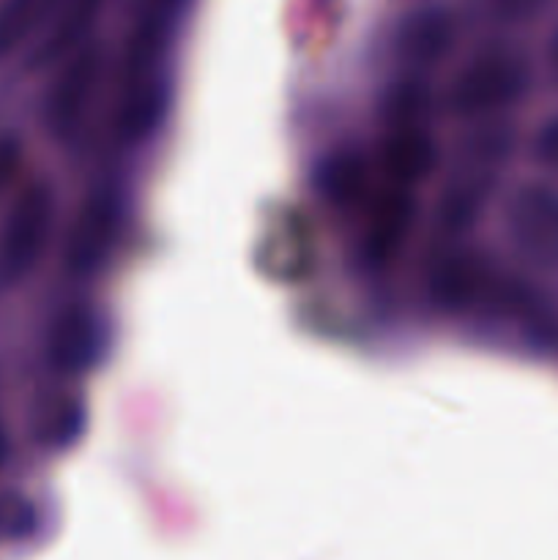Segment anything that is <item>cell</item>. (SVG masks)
I'll return each instance as SVG.
<instances>
[{
  "label": "cell",
  "mask_w": 558,
  "mask_h": 560,
  "mask_svg": "<svg viewBox=\"0 0 558 560\" xmlns=\"http://www.w3.org/2000/svg\"><path fill=\"white\" fill-rule=\"evenodd\" d=\"M430 295L452 312L485 310L492 315H534L536 299L528 288L503 277L481 255L468 249L438 252L430 266Z\"/></svg>",
  "instance_id": "cell-1"
},
{
  "label": "cell",
  "mask_w": 558,
  "mask_h": 560,
  "mask_svg": "<svg viewBox=\"0 0 558 560\" xmlns=\"http://www.w3.org/2000/svg\"><path fill=\"white\" fill-rule=\"evenodd\" d=\"M55 222V197L44 180L16 191L0 224V293L16 288L42 260Z\"/></svg>",
  "instance_id": "cell-2"
},
{
  "label": "cell",
  "mask_w": 558,
  "mask_h": 560,
  "mask_svg": "<svg viewBox=\"0 0 558 560\" xmlns=\"http://www.w3.org/2000/svg\"><path fill=\"white\" fill-rule=\"evenodd\" d=\"M531 66L514 49H485L460 69L449 88V107L465 118L498 113L528 93Z\"/></svg>",
  "instance_id": "cell-3"
},
{
  "label": "cell",
  "mask_w": 558,
  "mask_h": 560,
  "mask_svg": "<svg viewBox=\"0 0 558 560\" xmlns=\"http://www.w3.org/2000/svg\"><path fill=\"white\" fill-rule=\"evenodd\" d=\"M507 233L514 252L539 271H558V189L550 184L518 186L509 195Z\"/></svg>",
  "instance_id": "cell-4"
},
{
  "label": "cell",
  "mask_w": 558,
  "mask_h": 560,
  "mask_svg": "<svg viewBox=\"0 0 558 560\" xmlns=\"http://www.w3.org/2000/svg\"><path fill=\"white\" fill-rule=\"evenodd\" d=\"M120 206L118 191L109 186H98L77 211L63 246V268L71 277H91L107 262L120 230Z\"/></svg>",
  "instance_id": "cell-5"
},
{
  "label": "cell",
  "mask_w": 558,
  "mask_h": 560,
  "mask_svg": "<svg viewBox=\"0 0 558 560\" xmlns=\"http://www.w3.org/2000/svg\"><path fill=\"white\" fill-rule=\"evenodd\" d=\"M98 74H102V52L96 44L71 52L44 102V124L49 135L58 140H69L77 135L96 93Z\"/></svg>",
  "instance_id": "cell-6"
},
{
  "label": "cell",
  "mask_w": 558,
  "mask_h": 560,
  "mask_svg": "<svg viewBox=\"0 0 558 560\" xmlns=\"http://www.w3.org/2000/svg\"><path fill=\"white\" fill-rule=\"evenodd\" d=\"M189 0H140L124 58V85L162 80L159 63Z\"/></svg>",
  "instance_id": "cell-7"
},
{
  "label": "cell",
  "mask_w": 558,
  "mask_h": 560,
  "mask_svg": "<svg viewBox=\"0 0 558 560\" xmlns=\"http://www.w3.org/2000/svg\"><path fill=\"white\" fill-rule=\"evenodd\" d=\"M416 200L414 189L388 180L386 189L377 191L367 208L364 257L372 266H386L403 249L410 228H414Z\"/></svg>",
  "instance_id": "cell-8"
},
{
  "label": "cell",
  "mask_w": 558,
  "mask_h": 560,
  "mask_svg": "<svg viewBox=\"0 0 558 560\" xmlns=\"http://www.w3.org/2000/svg\"><path fill=\"white\" fill-rule=\"evenodd\" d=\"M102 353V326L85 304H71L53 320L47 334V359L63 375H82Z\"/></svg>",
  "instance_id": "cell-9"
},
{
  "label": "cell",
  "mask_w": 558,
  "mask_h": 560,
  "mask_svg": "<svg viewBox=\"0 0 558 560\" xmlns=\"http://www.w3.org/2000/svg\"><path fill=\"white\" fill-rule=\"evenodd\" d=\"M435 159L438 148L427 126H388L381 145V164L392 184L414 189L432 173Z\"/></svg>",
  "instance_id": "cell-10"
},
{
  "label": "cell",
  "mask_w": 558,
  "mask_h": 560,
  "mask_svg": "<svg viewBox=\"0 0 558 560\" xmlns=\"http://www.w3.org/2000/svg\"><path fill=\"white\" fill-rule=\"evenodd\" d=\"M104 0H66L60 5L58 16L53 20V25L44 31L42 42L36 44L31 55L33 66H47L55 63L63 55L77 52V44L85 38V33L91 31L93 20L102 11Z\"/></svg>",
  "instance_id": "cell-11"
},
{
  "label": "cell",
  "mask_w": 558,
  "mask_h": 560,
  "mask_svg": "<svg viewBox=\"0 0 558 560\" xmlns=\"http://www.w3.org/2000/svg\"><path fill=\"white\" fill-rule=\"evenodd\" d=\"M164 104H167L164 80L120 88L118 109H115V131L120 140L137 142L151 135L162 120Z\"/></svg>",
  "instance_id": "cell-12"
},
{
  "label": "cell",
  "mask_w": 558,
  "mask_h": 560,
  "mask_svg": "<svg viewBox=\"0 0 558 560\" xmlns=\"http://www.w3.org/2000/svg\"><path fill=\"white\" fill-rule=\"evenodd\" d=\"M452 44V22L441 11H425L410 16L397 36V52L410 69L432 66L446 55Z\"/></svg>",
  "instance_id": "cell-13"
},
{
  "label": "cell",
  "mask_w": 558,
  "mask_h": 560,
  "mask_svg": "<svg viewBox=\"0 0 558 560\" xmlns=\"http://www.w3.org/2000/svg\"><path fill=\"white\" fill-rule=\"evenodd\" d=\"M66 0H3L0 3V60L9 58L16 47L47 31Z\"/></svg>",
  "instance_id": "cell-14"
},
{
  "label": "cell",
  "mask_w": 558,
  "mask_h": 560,
  "mask_svg": "<svg viewBox=\"0 0 558 560\" xmlns=\"http://www.w3.org/2000/svg\"><path fill=\"white\" fill-rule=\"evenodd\" d=\"M367 184H370V173H367V164L356 153L332 156L321 170V189L334 206H356L364 195Z\"/></svg>",
  "instance_id": "cell-15"
},
{
  "label": "cell",
  "mask_w": 558,
  "mask_h": 560,
  "mask_svg": "<svg viewBox=\"0 0 558 560\" xmlns=\"http://www.w3.org/2000/svg\"><path fill=\"white\" fill-rule=\"evenodd\" d=\"M82 405L77 399H53L44 405L36 419V441H42L49 448H63L74 443L82 432Z\"/></svg>",
  "instance_id": "cell-16"
},
{
  "label": "cell",
  "mask_w": 558,
  "mask_h": 560,
  "mask_svg": "<svg viewBox=\"0 0 558 560\" xmlns=\"http://www.w3.org/2000/svg\"><path fill=\"white\" fill-rule=\"evenodd\" d=\"M383 113H386L388 126H425L430 115V91L421 80L408 77L388 91Z\"/></svg>",
  "instance_id": "cell-17"
},
{
  "label": "cell",
  "mask_w": 558,
  "mask_h": 560,
  "mask_svg": "<svg viewBox=\"0 0 558 560\" xmlns=\"http://www.w3.org/2000/svg\"><path fill=\"white\" fill-rule=\"evenodd\" d=\"M36 528V509L20 492H0V541L25 539Z\"/></svg>",
  "instance_id": "cell-18"
},
{
  "label": "cell",
  "mask_w": 558,
  "mask_h": 560,
  "mask_svg": "<svg viewBox=\"0 0 558 560\" xmlns=\"http://www.w3.org/2000/svg\"><path fill=\"white\" fill-rule=\"evenodd\" d=\"M534 156L542 167L558 173V115L547 118L534 137Z\"/></svg>",
  "instance_id": "cell-19"
},
{
  "label": "cell",
  "mask_w": 558,
  "mask_h": 560,
  "mask_svg": "<svg viewBox=\"0 0 558 560\" xmlns=\"http://www.w3.org/2000/svg\"><path fill=\"white\" fill-rule=\"evenodd\" d=\"M20 170V145L11 137H0V191L14 180Z\"/></svg>",
  "instance_id": "cell-20"
},
{
  "label": "cell",
  "mask_w": 558,
  "mask_h": 560,
  "mask_svg": "<svg viewBox=\"0 0 558 560\" xmlns=\"http://www.w3.org/2000/svg\"><path fill=\"white\" fill-rule=\"evenodd\" d=\"M539 3L542 0H492V9L509 20H520V16H528L531 11H536Z\"/></svg>",
  "instance_id": "cell-21"
},
{
  "label": "cell",
  "mask_w": 558,
  "mask_h": 560,
  "mask_svg": "<svg viewBox=\"0 0 558 560\" xmlns=\"http://www.w3.org/2000/svg\"><path fill=\"white\" fill-rule=\"evenodd\" d=\"M5 459H9V435H5L3 424H0V468H3Z\"/></svg>",
  "instance_id": "cell-22"
},
{
  "label": "cell",
  "mask_w": 558,
  "mask_h": 560,
  "mask_svg": "<svg viewBox=\"0 0 558 560\" xmlns=\"http://www.w3.org/2000/svg\"><path fill=\"white\" fill-rule=\"evenodd\" d=\"M550 58H553V66H556V71H558V33L550 44Z\"/></svg>",
  "instance_id": "cell-23"
}]
</instances>
